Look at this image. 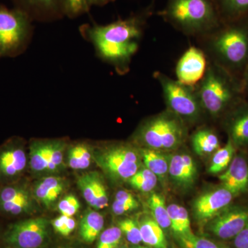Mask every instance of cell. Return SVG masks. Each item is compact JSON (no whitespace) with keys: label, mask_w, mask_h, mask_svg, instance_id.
I'll return each mask as SVG.
<instances>
[{"label":"cell","mask_w":248,"mask_h":248,"mask_svg":"<svg viewBox=\"0 0 248 248\" xmlns=\"http://www.w3.org/2000/svg\"><path fill=\"white\" fill-rule=\"evenodd\" d=\"M236 148L231 140L224 146L218 148L214 153L213 159L209 167L208 172L210 174H217L223 172L231 164L234 158Z\"/></svg>","instance_id":"obj_28"},{"label":"cell","mask_w":248,"mask_h":248,"mask_svg":"<svg viewBox=\"0 0 248 248\" xmlns=\"http://www.w3.org/2000/svg\"><path fill=\"white\" fill-rule=\"evenodd\" d=\"M80 203L76 196L70 195L62 199L58 204V210L61 215L73 217L78 213Z\"/></svg>","instance_id":"obj_38"},{"label":"cell","mask_w":248,"mask_h":248,"mask_svg":"<svg viewBox=\"0 0 248 248\" xmlns=\"http://www.w3.org/2000/svg\"><path fill=\"white\" fill-rule=\"evenodd\" d=\"M140 150L145 167L154 173L158 179H164L169 175L170 158L164 155V152L141 147Z\"/></svg>","instance_id":"obj_23"},{"label":"cell","mask_w":248,"mask_h":248,"mask_svg":"<svg viewBox=\"0 0 248 248\" xmlns=\"http://www.w3.org/2000/svg\"><path fill=\"white\" fill-rule=\"evenodd\" d=\"M187 131L188 126L166 109L142 122L133 134V140L141 148L172 151L182 146Z\"/></svg>","instance_id":"obj_5"},{"label":"cell","mask_w":248,"mask_h":248,"mask_svg":"<svg viewBox=\"0 0 248 248\" xmlns=\"http://www.w3.org/2000/svg\"><path fill=\"white\" fill-rule=\"evenodd\" d=\"M159 16L176 30L195 39L222 22L213 0H167Z\"/></svg>","instance_id":"obj_4"},{"label":"cell","mask_w":248,"mask_h":248,"mask_svg":"<svg viewBox=\"0 0 248 248\" xmlns=\"http://www.w3.org/2000/svg\"><path fill=\"white\" fill-rule=\"evenodd\" d=\"M142 242L152 248H169L164 230L153 217H146L139 223Z\"/></svg>","instance_id":"obj_22"},{"label":"cell","mask_w":248,"mask_h":248,"mask_svg":"<svg viewBox=\"0 0 248 248\" xmlns=\"http://www.w3.org/2000/svg\"><path fill=\"white\" fill-rule=\"evenodd\" d=\"M176 238L182 248H229L225 245L218 244L206 238L196 236L194 234Z\"/></svg>","instance_id":"obj_32"},{"label":"cell","mask_w":248,"mask_h":248,"mask_svg":"<svg viewBox=\"0 0 248 248\" xmlns=\"http://www.w3.org/2000/svg\"><path fill=\"white\" fill-rule=\"evenodd\" d=\"M154 78L159 82L167 110L178 116L188 126L200 123L205 117L195 86H187L156 71Z\"/></svg>","instance_id":"obj_6"},{"label":"cell","mask_w":248,"mask_h":248,"mask_svg":"<svg viewBox=\"0 0 248 248\" xmlns=\"http://www.w3.org/2000/svg\"><path fill=\"white\" fill-rule=\"evenodd\" d=\"M241 82H242L243 91H244L245 99L248 102V66L244 72Z\"/></svg>","instance_id":"obj_43"},{"label":"cell","mask_w":248,"mask_h":248,"mask_svg":"<svg viewBox=\"0 0 248 248\" xmlns=\"http://www.w3.org/2000/svg\"><path fill=\"white\" fill-rule=\"evenodd\" d=\"M158 178L154 173L146 167H141L127 182L136 190L150 192L154 190Z\"/></svg>","instance_id":"obj_30"},{"label":"cell","mask_w":248,"mask_h":248,"mask_svg":"<svg viewBox=\"0 0 248 248\" xmlns=\"http://www.w3.org/2000/svg\"><path fill=\"white\" fill-rule=\"evenodd\" d=\"M122 236V232L119 227L108 228L99 236L97 248H117L120 244Z\"/></svg>","instance_id":"obj_36"},{"label":"cell","mask_w":248,"mask_h":248,"mask_svg":"<svg viewBox=\"0 0 248 248\" xmlns=\"http://www.w3.org/2000/svg\"><path fill=\"white\" fill-rule=\"evenodd\" d=\"M37 201L27 182L23 179L0 185V215L16 218L34 213Z\"/></svg>","instance_id":"obj_11"},{"label":"cell","mask_w":248,"mask_h":248,"mask_svg":"<svg viewBox=\"0 0 248 248\" xmlns=\"http://www.w3.org/2000/svg\"><path fill=\"white\" fill-rule=\"evenodd\" d=\"M197 174V165L190 155L176 153L170 157L169 175L178 187L182 189L192 187Z\"/></svg>","instance_id":"obj_16"},{"label":"cell","mask_w":248,"mask_h":248,"mask_svg":"<svg viewBox=\"0 0 248 248\" xmlns=\"http://www.w3.org/2000/svg\"><path fill=\"white\" fill-rule=\"evenodd\" d=\"M119 228L130 244L138 246L142 242L139 223L132 218H124L119 222Z\"/></svg>","instance_id":"obj_35"},{"label":"cell","mask_w":248,"mask_h":248,"mask_svg":"<svg viewBox=\"0 0 248 248\" xmlns=\"http://www.w3.org/2000/svg\"><path fill=\"white\" fill-rule=\"evenodd\" d=\"M48 220L42 217L11 223L2 232L3 248H40L48 239Z\"/></svg>","instance_id":"obj_9"},{"label":"cell","mask_w":248,"mask_h":248,"mask_svg":"<svg viewBox=\"0 0 248 248\" xmlns=\"http://www.w3.org/2000/svg\"><path fill=\"white\" fill-rule=\"evenodd\" d=\"M221 186L235 197L248 192V161L244 155H236L228 169L219 175Z\"/></svg>","instance_id":"obj_17"},{"label":"cell","mask_w":248,"mask_h":248,"mask_svg":"<svg viewBox=\"0 0 248 248\" xmlns=\"http://www.w3.org/2000/svg\"><path fill=\"white\" fill-rule=\"evenodd\" d=\"M235 248H248V224L234 238Z\"/></svg>","instance_id":"obj_41"},{"label":"cell","mask_w":248,"mask_h":248,"mask_svg":"<svg viewBox=\"0 0 248 248\" xmlns=\"http://www.w3.org/2000/svg\"><path fill=\"white\" fill-rule=\"evenodd\" d=\"M29 166L26 142L13 137L0 145V185L21 180Z\"/></svg>","instance_id":"obj_10"},{"label":"cell","mask_w":248,"mask_h":248,"mask_svg":"<svg viewBox=\"0 0 248 248\" xmlns=\"http://www.w3.org/2000/svg\"><path fill=\"white\" fill-rule=\"evenodd\" d=\"M228 140L236 148L248 147V102H244L230 111L221 121Z\"/></svg>","instance_id":"obj_15"},{"label":"cell","mask_w":248,"mask_h":248,"mask_svg":"<svg viewBox=\"0 0 248 248\" xmlns=\"http://www.w3.org/2000/svg\"><path fill=\"white\" fill-rule=\"evenodd\" d=\"M16 8L35 17L48 18L63 15L62 0H13Z\"/></svg>","instance_id":"obj_19"},{"label":"cell","mask_w":248,"mask_h":248,"mask_svg":"<svg viewBox=\"0 0 248 248\" xmlns=\"http://www.w3.org/2000/svg\"><path fill=\"white\" fill-rule=\"evenodd\" d=\"M148 205L153 218L163 230L170 228V220L168 212V206L162 196L153 193L148 201Z\"/></svg>","instance_id":"obj_29"},{"label":"cell","mask_w":248,"mask_h":248,"mask_svg":"<svg viewBox=\"0 0 248 248\" xmlns=\"http://www.w3.org/2000/svg\"><path fill=\"white\" fill-rule=\"evenodd\" d=\"M194 151L200 156L214 154L220 147V140L213 128L203 127L197 129L190 137Z\"/></svg>","instance_id":"obj_21"},{"label":"cell","mask_w":248,"mask_h":248,"mask_svg":"<svg viewBox=\"0 0 248 248\" xmlns=\"http://www.w3.org/2000/svg\"><path fill=\"white\" fill-rule=\"evenodd\" d=\"M31 21L22 10L0 6V58L22 53L30 37Z\"/></svg>","instance_id":"obj_8"},{"label":"cell","mask_w":248,"mask_h":248,"mask_svg":"<svg viewBox=\"0 0 248 248\" xmlns=\"http://www.w3.org/2000/svg\"><path fill=\"white\" fill-rule=\"evenodd\" d=\"M66 188V181L58 176H48L36 182L32 188L35 200L47 208L53 205Z\"/></svg>","instance_id":"obj_18"},{"label":"cell","mask_w":248,"mask_h":248,"mask_svg":"<svg viewBox=\"0 0 248 248\" xmlns=\"http://www.w3.org/2000/svg\"><path fill=\"white\" fill-rule=\"evenodd\" d=\"M115 200L120 201L124 203L133 204V205L140 206V203L135 197L130 192L125 190H120L117 192Z\"/></svg>","instance_id":"obj_42"},{"label":"cell","mask_w":248,"mask_h":248,"mask_svg":"<svg viewBox=\"0 0 248 248\" xmlns=\"http://www.w3.org/2000/svg\"><path fill=\"white\" fill-rule=\"evenodd\" d=\"M248 224V208L230 205L207 223V229L223 240L234 239Z\"/></svg>","instance_id":"obj_12"},{"label":"cell","mask_w":248,"mask_h":248,"mask_svg":"<svg viewBox=\"0 0 248 248\" xmlns=\"http://www.w3.org/2000/svg\"><path fill=\"white\" fill-rule=\"evenodd\" d=\"M2 232H3L0 231V245H2V240H1V237H2Z\"/></svg>","instance_id":"obj_45"},{"label":"cell","mask_w":248,"mask_h":248,"mask_svg":"<svg viewBox=\"0 0 248 248\" xmlns=\"http://www.w3.org/2000/svg\"><path fill=\"white\" fill-rule=\"evenodd\" d=\"M68 218V217L61 215L51 222L52 226L55 231L63 236H66V224Z\"/></svg>","instance_id":"obj_40"},{"label":"cell","mask_w":248,"mask_h":248,"mask_svg":"<svg viewBox=\"0 0 248 248\" xmlns=\"http://www.w3.org/2000/svg\"><path fill=\"white\" fill-rule=\"evenodd\" d=\"M63 14L75 18L87 14L91 7L90 0H62Z\"/></svg>","instance_id":"obj_33"},{"label":"cell","mask_w":248,"mask_h":248,"mask_svg":"<svg viewBox=\"0 0 248 248\" xmlns=\"http://www.w3.org/2000/svg\"><path fill=\"white\" fill-rule=\"evenodd\" d=\"M113 1H115V0H90V2H91V6H105V5L109 4V3L112 2Z\"/></svg>","instance_id":"obj_44"},{"label":"cell","mask_w":248,"mask_h":248,"mask_svg":"<svg viewBox=\"0 0 248 248\" xmlns=\"http://www.w3.org/2000/svg\"><path fill=\"white\" fill-rule=\"evenodd\" d=\"M98 166L111 179L128 181L141 167L140 148L130 143H111L93 151Z\"/></svg>","instance_id":"obj_7"},{"label":"cell","mask_w":248,"mask_h":248,"mask_svg":"<svg viewBox=\"0 0 248 248\" xmlns=\"http://www.w3.org/2000/svg\"><path fill=\"white\" fill-rule=\"evenodd\" d=\"M208 65V58L203 50L199 46H190L177 62L176 79L183 84L195 86L203 79Z\"/></svg>","instance_id":"obj_13"},{"label":"cell","mask_w":248,"mask_h":248,"mask_svg":"<svg viewBox=\"0 0 248 248\" xmlns=\"http://www.w3.org/2000/svg\"><path fill=\"white\" fill-rule=\"evenodd\" d=\"M153 4L125 19L106 25L83 26L82 32L92 42L99 58L115 68L120 75L130 69L138 52L148 19L153 15Z\"/></svg>","instance_id":"obj_1"},{"label":"cell","mask_w":248,"mask_h":248,"mask_svg":"<svg viewBox=\"0 0 248 248\" xmlns=\"http://www.w3.org/2000/svg\"><path fill=\"white\" fill-rule=\"evenodd\" d=\"M168 212L170 220V229L176 237L193 234L191 230L190 217L186 208L172 203L168 205Z\"/></svg>","instance_id":"obj_26"},{"label":"cell","mask_w":248,"mask_h":248,"mask_svg":"<svg viewBox=\"0 0 248 248\" xmlns=\"http://www.w3.org/2000/svg\"><path fill=\"white\" fill-rule=\"evenodd\" d=\"M94 187H95V206L96 210H102L108 205V197L107 187L104 186L102 179L97 173L94 172Z\"/></svg>","instance_id":"obj_37"},{"label":"cell","mask_w":248,"mask_h":248,"mask_svg":"<svg viewBox=\"0 0 248 248\" xmlns=\"http://www.w3.org/2000/svg\"><path fill=\"white\" fill-rule=\"evenodd\" d=\"M54 140H33L29 145V167L33 174H45Z\"/></svg>","instance_id":"obj_20"},{"label":"cell","mask_w":248,"mask_h":248,"mask_svg":"<svg viewBox=\"0 0 248 248\" xmlns=\"http://www.w3.org/2000/svg\"><path fill=\"white\" fill-rule=\"evenodd\" d=\"M138 208H139L138 205L124 203V202L116 200L114 201L112 205V213L116 215H124V214L130 213Z\"/></svg>","instance_id":"obj_39"},{"label":"cell","mask_w":248,"mask_h":248,"mask_svg":"<svg viewBox=\"0 0 248 248\" xmlns=\"http://www.w3.org/2000/svg\"><path fill=\"white\" fill-rule=\"evenodd\" d=\"M204 115L220 120L246 100L242 82L229 73L208 62L205 76L195 86Z\"/></svg>","instance_id":"obj_3"},{"label":"cell","mask_w":248,"mask_h":248,"mask_svg":"<svg viewBox=\"0 0 248 248\" xmlns=\"http://www.w3.org/2000/svg\"><path fill=\"white\" fill-rule=\"evenodd\" d=\"M222 22L248 16V0H213Z\"/></svg>","instance_id":"obj_24"},{"label":"cell","mask_w":248,"mask_h":248,"mask_svg":"<svg viewBox=\"0 0 248 248\" xmlns=\"http://www.w3.org/2000/svg\"><path fill=\"white\" fill-rule=\"evenodd\" d=\"M78 185L84 200L89 205L94 208L95 206L94 172L87 173L80 177L78 181Z\"/></svg>","instance_id":"obj_34"},{"label":"cell","mask_w":248,"mask_h":248,"mask_svg":"<svg viewBox=\"0 0 248 248\" xmlns=\"http://www.w3.org/2000/svg\"><path fill=\"white\" fill-rule=\"evenodd\" d=\"M197 40L208 62L242 80L248 66V16L221 22Z\"/></svg>","instance_id":"obj_2"},{"label":"cell","mask_w":248,"mask_h":248,"mask_svg":"<svg viewBox=\"0 0 248 248\" xmlns=\"http://www.w3.org/2000/svg\"><path fill=\"white\" fill-rule=\"evenodd\" d=\"M67 154L70 168L74 170H85L91 164L93 150L88 143H78L70 147Z\"/></svg>","instance_id":"obj_27"},{"label":"cell","mask_w":248,"mask_h":248,"mask_svg":"<svg viewBox=\"0 0 248 248\" xmlns=\"http://www.w3.org/2000/svg\"><path fill=\"white\" fill-rule=\"evenodd\" d=\"M67 147V143L63 140H54L53 149L50 159L47 164L45 174L48 176H56L64 167L63 155Z\"/></svg>","instance_id":"obj_31"},{"label":"cell","mask_w":248,"mask_h":248,"mask_svg":"<svg viewBox=\"0 0 248 248\" xmlns=\"http://www.w3.org/2000/svg\"><path fill=\"white\" fill-rule=\"evenodd\" d=\"M234 194L221 186L197 197L193 203L194 215L198 221L208 222L231 205Z\"/></svg>","instance_id":"obj_14"},{"label":"cell","mask_w":248,"mask_h":248,"mask_svg":"<svg viewBox=\"0 0 248 248\" xmlns=\"http://www.w3.org/2000/svg\"><path fill=\"white\" fill-rule=\"evenodd\" d=\"M104 226V217L97 212L89 211L85 214L80 223V236L85 242L92 244L100 234Z\"/></svg>","instance_id":"obj_25"},{"label":"cell","mask_w":248,"mask_h":248,"mask_svg":"<svg viewBox=\"0 0 248 248\" xmlns=\"http://www.w3.org/2000/svg\"><path fill=\"white\" fill-rule=\"evenodd\" d=\"M135 248H152L151 247H146V246H137V247H135Z\"/></svg>","instance_id":"obj_46"}]
</instances>
